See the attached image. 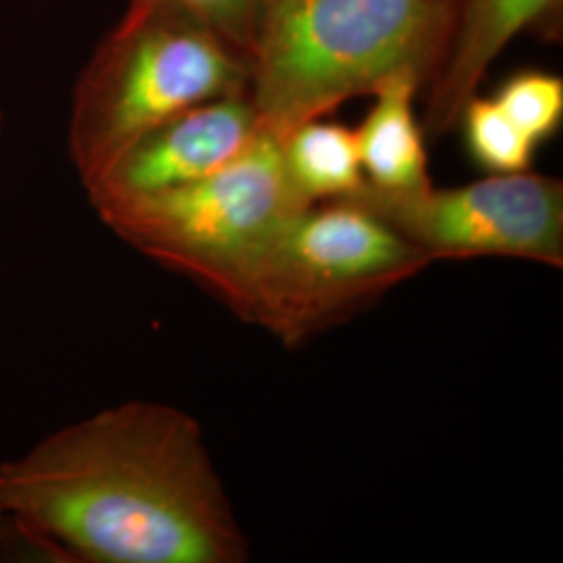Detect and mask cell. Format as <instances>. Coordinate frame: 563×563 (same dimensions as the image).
<instances>
[{
	"label": "cell",
	"mask_w": 563,
	"mask_h": 563,
	"mask_svg": "<svg viewBox=\"0 0 563 563\" xmlns=\"http://www.w3.org/2000/svg\"><path fill=\"white\" fill-rule=\"evenodd\" d=\"M0 511L63 562L251 558L201 423L167 402L102 407L0 463Z\"/></svg>",
	"instance_id": "cell-1"
},
{
	"label": "cell",
	"mask_w": 563,
	"mask_h": 563,
	"mask_svg": "<svg viewBox=\"0 0 563 563\" xmlns=\"http://www.w3.org/2000/svg\"><path fill=\"white\" fill-rule=\"evenodd\" d=\"M457 0H265L246 53L263 130L282 139L399 74H437Z\"/></svg>",
	"instance_id": "cell-2"
},
{
	"label": "cell",
	"mask_w": 563,
	"mask_h": 563,
	"mask_svg": "<svg viewBox=\"0 0 563 563\" xmlns=\"http://www.w3.org/2000/svg\"><path fill=\"white\" fill-rule=\"evenodd\" d=\"M246 86V57L202 21L165 0H130L71 95L67 155L84 192L155 125Z\"/></svg>",
	"instance_id": "cell-3"
},
{
	"label": "cell",
	"mask_w": 563,
	"mask_h": 563,
	"mask_svg": "<svg viewBox=\"0 0 563 563\" xmlns=\"http://www.w3.org/2000/svg\"><path fill=\"white\" fill-rule=\"evenodd\" d=\"M432 263L355 202H316L267 242L228 307L286 346L353 318Z\"/></svg>",
	"instance_id": "cell-4"
},
{
	"label": "cell",
	"mask_w": 563,
	"mask_h": 563,
	"mask_svg": "<svg viewBox=\"0 0 563 563\" xmlns=\"http://www.w3.org/2000/svg\"><path fill=\"white\" fill-rule=\"evenodd\" d=\"M309 207L262 130L239 157L201 180L97 209L121 242L199 284L228 307L267 242Z\"/></svg>",
	"instance_id": "cell-5"
},
{
	"label": "cell",
	"mask_w": 563,
	"mask_h": 563,
	"mask_svg": "<svg viewBox=\"0 0 563 563\" xmlns=\"http://www.w3.org/2000/svg\"><path fill=\"white\" fill-rule=\"evenodd\" d=\"M344 201L376 216L432 262L507 257L563 267L562 180L530 169L399 195L365 181Z\"/></svg>",
	"instance_id": "cell-6"
},
{
	"label": "cell",
	"mask_w": 563,
	"mask_h": 563,
	"mask_svg": "<svg viewBox=\"0 0 563 563\" xmlns=\"http://www.w3.org/2000/svg\"><path fill=\"white\" fill-rule=\"evenodd\" d=\"M262 130L246 92L195 104L142 134L86 197L97 211L201 180L239 157Z\"/></svg>",
	"instance_id": "cell-7"
},
{
	"label": "cell",
	"mask_w": 563,
	"mask_h": 563,
	"mask_svg": "<svg viewBox=\"0 0 563 563\" xmlns=\"http://www.w3.org/2000/svg\"><path fill=\"white\" fill-rule=\"evenodd\" d=\"M562 0H463L426 109V132L441 139L460 123L484 74L528 25L543 20Z\"/></svg>",
	"instance_id": "cell-8"
},
{
	"label": "cell",
	"mask_w": 563,
	"mask_h": 563,
	"mask_svg": "<svg viewBox=\"0 0 563 563\" xmlns=\"http://www.w3.org/2000/svg\"><path fill=\"white\" fill-rule=\"evenodd\" d=\"M423 81L416 74H399L372 95L376 101L355 130L365 181L383 192H418L432 181L423 130L413 101Z\"/></svg>",
	"instance_id": "cell-9"
},
{
	"label": "cell",
	"mask_w": 563,
	"mask_h": 563,
	"mask_svg": "<svg viewBox=\"0 0 563 563\" xmlns=\"http://www.w3.org/2000/svg\"><path fill=\"white\" fill-rule=\"evenodd\" d=\"M286 174L307 205L336 201L357 192L365 184L355 130L311 120L280 139Z\"/></svg>",
	"instance_id": "cell-10"
},
{
	"label": "cell",
	"mask_w": 563,
	"mask_h": 563,
	"mask_svg": "<svg viewBox=\"0 0 563 563\" xmlns=\"http://www.w3.org/2000/svg\"><path fill=\"white\" fill-rule=\"evenodd\" d=\"M460 123L470 157L486 172L520 174L530 169L537 144L505 115L495 99L474 95L465 102Z\"/></svg>",
	"instance_id": "cell-11"
},
{
	"label": "cell",
	"mask_w": 563,
	"mask_h": 563,
	"mask_svg": "<svg viewBox=\"0 0 563 563\" xmlns=\"http://www.w3.org/2000/svg\"><path fill=\"white\" fill-rule=\"evenodd\" d=\"M493 99L537 146L562 125L563 80L555 74L520 71L505 81Z\"/></svg>",
	"instance_id": "cell-12"
},
{
	"label": "cell",
	"mask_w": 563,
	"mask_h": 563,
	"mask_svg": "<svg viewBox=\"0 0 563 563\" xmlns=\"http://www.w3.org/2000/svg\"><path fill=\"white\" fill-rule=\"evenodd\" d=\"M202 21L246 57L265 0H165Z\"/></svg>",
	"instance_id": "cell-13"
},
{
	"label": "cell",
	"mask_w": 563,
	"mask_h": 563,
	"mask_svg": "<svg viewBox=\"0 0 563 563\" xmlns=\"http://www.w3.org/2000/svg\"><path fill=\"white\" fill-rule=\"evenodd\" d=\"M4 111H2V107H0V142H2V136H4Z\"/></svg>",
	"instance_id": "cell-14"
},
{
	"label": "cell",
	"mask_w": 563,
	"mask_h": 563,
	"mask_svg": "<svg viewBox=\"0 0 563 563\" xmlns=\"http://www.w3.org/2000/svg\"><path fill=\"white\" fill-rule=\"evenodd\" d=\"M4 526V516H2V511H0V528Z\"/></svg>",
	"instance_id": "cell-15"
}]
</instances>
